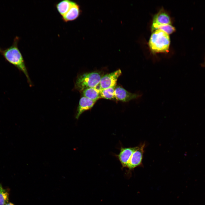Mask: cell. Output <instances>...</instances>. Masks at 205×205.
Segmentation results:
<instances>
[{"instance_id":"3","label":"cell","mask_w":205,"mask_h":205,"mask_svg":"<svg viewBox=\"0 0 205 205\" xmlns=\"http://www.w3.org/2000/svg\"><path fill=\"white\" fill-rule=\"evenodd\" d=\"M102 77L101 73L97 71L83 73L77 78L75 88L82 92L87 89L96 87L99 85Z\"/></svg>"},{"instance_id":"14","label":"cell","mask_w":205,"mask_h":205,"mask_svg":"<svg viewBox=\"0 0 205 205\" xmlns=\"http://www.w3.org/2000/svg\"><path fill=\"white\" fill-rule=\"evenodd\" d=\"M9 194L7 189L0 184V205H5L8 202Z\"/></svg>"},{"instance_id":"7","label":"cell","mask_w":205,"mask_h":205,"mask_svg":"<svg viewBox=\"0 0 205 205\" xmlns=\"http://www.w3.org/2000/svg\"><path fill=\"white\" fill-rule=\"evenodd\" d=\"M168 24H171L170 17L164 10L161 9L153 18L151 30L153 32L158 26Z\"/></svg>"},{"instance_id":"18","label":"cell","mask_w":205,"mask_h":205,"mask_svg":"<svg viewBox=\"0 0 205 205\" xmlns=\"http://www.w3.org/2000/svg\"><path fill=\"white\" fill-rule=\"evenodd\" d=\"M1 50H2V49H1V48H0V52H1Z\"/></svg>"},{"instance_id":"2","label":"cell","mask_w":205,"mask_h":205,"mask_svg":"<svg viewBox=\"0 0 205 205\" xmlns=\"http://www.w3.org/2000/svg\"><path fill=\"white\" fill-rule=\"evenodd\" d=\"M170 40L169 35L159 29L153 32L148 42L152 53H166L168 51Z\"/></svg>"},{"instance_id":"6","label":"cell","mask_w":205,"mask_h":205,"mask_svg":"<svg viewBox=\"0 0 205 205\" xmlns=\"http://www.w3.org/2000/svg\"><path fill=\"white\" fill-rule=\"evenodd\" d=\"M142 95L141 94L130 93L120 86L116 87L115 89V99L123 102H128L138 99L141 97Z\"/></svg>"},{"instance_id":"10","label":"cell","mask_w":205,"mask_h":205,"mask_svg":"<svg viewBox=\"0 0 205 205\" xmlns=\"http://www.w3.org/2000/svg\"><path fill=\"white\" fill-rule=\"evenodd\" d=\"M80 13V10L79 6L76 3L73 2L67 13L62 17V19L65 22L73 20L78 17Z\"/></svg>"},{"instance_id":"15","label":"cell","mask_w":205,"mask_h":205,"mask_svg":"<svg viewBox=\"0 0 205 205\" xmlns=\"http://www.w3.org/2000/svg\"><path fill=\"white\" fill-rule=\"evenodd\" d=\"M157 29L162 30L169 35L173 33L175 30V28L171 24L159 26L157 27L156 30Z\"/></svg>"},{"instance_id":"5","label":"cell","mask_w":205,"mask_h":205,"mask_svg":"<svg viewBox=\"0 0 205 205\" xmlns=\"http://www.w3.org/2000/svg\"><path fill=\"white\" fill-rule=\"evenodd\" d=\"M145 146V143L141 144L138 148L132 154L130 158L127 167L130 170H132L136 167L141 166Z\"/></svg>"},{"instance_id":"16","label":"cell","mask_w":205,"mask_h":205,"mask_svg":"<svg viewBox=\"0 0 205 205\" xmlns=\"http://www.w3.org/2000/svg\"><path fill=\"white\" fill-rule=\"evenodd\" d=\"M5 205H14V204L11 202H8Z\"/></svg>"},{"instance_id":"4","label":"cell","mask_w":205,"mask_h":205,"mask_svg":"<svg viewBox=\"0 0 205 205\" xmlns=\"http://www.w3.org/2000/svg\"><path fill=\"white\" fill-rule=\"evenodd\" d=\"M121 73V70L118 69L102 76L99 84L100 89L116 87L117 79Z\"/></svg>"},{"instance_id":"9","label":"cell","mask_w":205,"mask_h":205,"mask_svg":"<svg viewBox=\"0 0 205 205\" xmlns=\"http://www.w3.org/2000/svg\"><path fill=\"white\" fill-rule=\"evenodd\" d=\"M96 102L84 96L82 97L79 100L77 108L76 118L78 119L83 112L92 108Z\"/></svg>"},{"instance_id":"17","label":"cell","mask_w":205,"mask_h":205,"mask_svg":"<svg viewBox=\"0 0 205 205\" xmlns=\"http://www.w3.org/2000/svg\"><path fill=\"white\" fill-rule=\"evenodd\" d=\"M201 66L202 67L205 66V59H204V62L202 64Z\"/></svg>"},{"instance_id":"11","label":"cell","mask_w":205,"mask_h":205,"mask_svg":"<svg viewBox=\"0 0 205 205\" xmlns=\"http://www.w3.org/2000/svg\"><path fill=\"white\" fill-rule=\"evenodd\" d=\"M73 3L69 0H63L57 3L56 7L58 11L62 17L67 13Z\"/></svg>"},{"instance_id":"13","label":"cell","mask_w":205,"mask_h":205,"mask_svg":"<svg viewBox=\"0 0 205 205\" xmlns=\"http://www.w3.org/2000/svg\"><path fill=\"white\" fill-rule=\"evenodd\" d=\"M115 87H111L103 89H100V98H102L110 100L115 99Z\"/></svg>"},{"instance_id":"12","label":"cell","mask_w":205,"mask_h":205,"mask_svg":"<svg viewBox=\"0 0 205 205\" xmlns=\"http://www.w3.org/2000/svg\"><path fill=\"white\" fill-rule=\"evenodd\" d=\"M100 89L96 87L87 89L82 91L83 96L90 99L97 101L100 98Z\"/></svg>"},{"instance_id":"8","label":"cell","mask_w":205,"mask_h":205,"mask_svg":"<svg viewBox=\"0 0 205 205\" xmlns=\"http://www.w3.org/2000/svg\"><path fill=\"white\" fill-rule=\"evenodd\" d=\"M138 147L139 146H137L121 148L118 157L123 167H127L128 161L131 156Z\"/></svg>"},{"instance_id":"1","label":"cell","mask_w":205,"mask_h":205,"mask_svg":"<svg viewBox=\"0 0 205 205\" xmlns=\"http://www.w3.org/2000/svg\"><path fill=\"white\" fill-rule=\"evenodd\" d=\"M19 38L16 36L9 47L1 50V54L5 59L23 72L26 76L29 83L31 82L22 55L18 47Z\"/></svg>"}]
</instances>
